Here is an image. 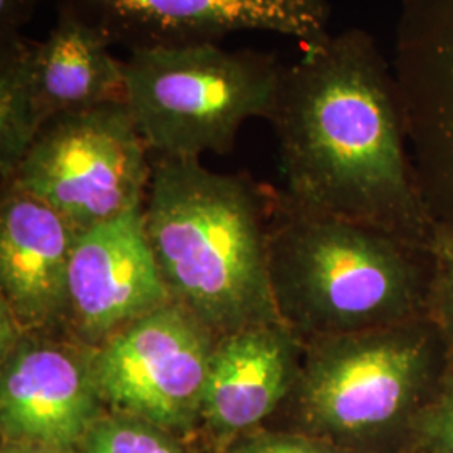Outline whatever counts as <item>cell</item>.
I'll return each mask as SVG.
<instances>
[{
    "mask_svg": "<svg viewBox=\"0 0 453 453\" xmlns=\"http://www.w3.org/2000/svg\"><path fill=\"white\" fill-rule=\"evenodd\" d=\"M80 232L16 181L2 183V323L22 334H59L71 256Z\"/></svg>",
    "mask_w": 453,
    "mask_h": 453,
    "instance_id": "11",
    "label": "cell"
},
{
    "mask_svg": "<svg viewBox=\"0 0 453 453\" xmlns=\"http://www.w3.org/2000/svg\"><path fill=\"white\" fill-rule=\"evenodd\" d=\"M56 5L130 54L220 44L242 31L289 35L304 50L331 37L329 0H56Z\"/></svg>",
    "mask_w": 453,
    "mask_h": 453,
    "instance_id": "8",
    "label": "cell"
},
{
    "mask_svg": "<svg viewBox=\"0 0 453 453\" xmlns=\"http://www.w3.org/2000/svg\"><path fill=\"white\" fill-rule=\"evenodd\" d=\"M425 61L435 110L453 133V0H432Z\"/></svg>",
    "mask_w": 453,
    "mask_h": 453,
    "instance_id": "15",
    "label": "cell"
},
{
    "mask_svg": "<svg viewBox=\"0 0 453 453\" xmlns=\"http://www.w3.org/2000/svg\"><path fill=\"white\" fill-rule=\"evenodd\" d=\"M232 453H342L340 449L309 435L264 434L241 440Z\"/></svg>",
    "mask_w": 453,
    "mask_h": 453,
    "instance_id": "19",
    "label": "cell"
},
{
    "mask_svg": "<svg viewBox=\"0 0 453 453\" xmlns=\"http://www.w3.org/2000/svg\"><path fill=\"white\" fill-rule=\"evenodd\" d=\"M267 202L241 175L158 157L143 203L146 239L170 301L217 338L280 321L269 279Z\"/></svg>",
    "mask_w": 453,
    "mask_h": 453,
    "instance_id": "2",
    "label": "cell"
},
{
    "mask_svg": "<svg viewBox=\"0 0 453 453\" xmlns=\"http://www.w3.org/2000/svg\"><path fill=\"white\" fill-rule=\"evenodd\" d=\"M269 279L280 323L303 341L428 318V249L275 198Z\"/></svg>",
    "mask_w": 453,
    "mask_h": 453,
    "instance_id": "3",
    "label": "cell"
},
{
    "mask_svg": "<svg viewBox=\"0 0 453 453\" xmlns=\"http://www.w3.org/2000/svg\"><path fill=\"white\" fill-rule=\"evenodd\" d=\"M269 121L286 205L428 249L435 222L408 153L393 71L372 35L351 29L306 49L284 69Z\"/></svg>",
    "mask_w": 453,
    "mask_h": 453,
    "instance_id": "1",
    "label": "cell"
},
{
    "mask_svg": "<svg viewBox=\"0 0 453 453\" xmlns=\"http://www.w3.org/2000/svg\"><path fill=\"white\" fill-rule=\"evenodd\" d=\"M286 65L273 54L220 44L133 52L125 103L151 153L222 155L250 118L269 119Z\"/></svg>",
    "mask_w": 453,
    "mask_h": 453,
    "instance_id": "5",
    "label": "cell"
},
{
    "mask_svg": "<svg viewBox=\"0 0 453 453\" xmlns=\"http://www.w3.org/2000/svg\"><path fill=\"white\" fill-rule=\"evenodd\" d=\"M217 341L175 303L136 319L95 351L103 405L166 432L190 426L200 418Z\"/></svg>",
    "mask_w": 453,
    "mask_h": 453,
    "instance_id": "7",
    "label": "cell"
},
{
    "mask_svg": "<svg viewBox=\"0 0 453 453\" xmlns=\"http://www.w3.org/2000/svg\"><path fill=\"white\" fill-rule=\"evenodd\" d=\"M34 41L17 35L0 41V175L14 177L42 123L33 84Z\"/></svg>",
    "mask_w": 453,
    "mask_h": 453,
    "instance_id": "14",
    "label": "cell"
},
{
    "mask_svg": "<svg viewBox=\"0 0 453 453\" xmlns=\"http://www.w3.org/2000/svg\"><path fill=\"white\" fill-rule=\"evenodd\" d=\"M408 452L453 453V366L413 421Z\"/></svg>",
    "mask_w": 453,
    "mask_h": 453,
    "instance_id": "18",
    "label": "cell"
},
{
    "mask_svg": "<svg viewBox=\"0 0 453 453\" xmlns=\"http://www.w3.org/2000/svg\"><path fill=\"white\" fill-rule=\"evenodd\" d=\"M168 303L146 239L142 207L78 235L59 334L97 349Z\"/></svg>",
    "mask_w": 453,
    "mask_h": 453,
    "instance_id": "10",
    "label": "cell"
},
{
    "mask_svg": "<svg viewBox=\"0 0 453 453\" xmlns=\"http://www.w3.org/2000/svg\"><path fill=\"white\" fill-rule=\"evenodd\" d=\"M44 0H0V41L20 35Z\"/></svg>",
    "mask_w": 453,
    "mask_h": 453,
    "instance_id": "20",
    "label": "cell"
},
{
    "mask_svg": "<svg viewBox=\"0 0 453 453\" xmlns=\"http://www.w3.org/2000/svg\"><path fill=\"white\" fill-rule=\"evenodd\" d=\"M449 370L435 324L420 318L389 327L304 342L288 398L309 437L336 449L410 443L413 421Z\"/></svg>",
    "mask_w": 453,
    "mask_h": 453,
    "instance_id": "4",
    "label": "cell"
},
{
    "mask_svg": "<svg viewBox=\"0 0 453 453\" xmlns=\"http://www.w3.org/2000/svg\"><path fill=\"white\" fill-rule=\"evenodd\" d=\"M103 34L80 17L58 9L42 42H34L33 84L39 119L125 101V61L111 54Z\"/></svg>",
    "mask_w": 453,
    "mask_h": 453,
    "instance_id": "13",
    "label": "cell"
},
{
    "mask_svg": "<svg viewBox=\"0 0 453 453\" xmlns=\"http://www.w3.org/2000/svg\"><path fill=\"white\" fill-rule=\"evenodd\" d=\"M150 153L128 104L111 101L52 116L11 180L81 234L143 207Z\"/></svg>",
    "mask_w": 453,
    "mask_h": 453,
    "instance_id": "6",
    "label": "cell"
},
{
    "mask_svg": "<svg viewBox=\"0 0 453 453\" xmlns=\"http://www.w3.org/2000/svg\"><path fill=\"white\" fill-rule=\"evenodd\" d=\"M428 254L432 260L428 319L435 324L449 366H453V220L435 222Z\"/></svg>",
    "mask_w": 453,
    "mask_h": 453,
    "instance_id": "17",
    "label": "cell"
},
{
    "mask_svg": "<svg viewBox=\"0 0 453 453\" xmlns=\"http://www.w3.org/2000/svg\"><path fill=\"white\" fill-rule=\"evenodd\" d=\"M304 342L288 326L256 324L217 341L200 418L217 434H241L286 405Z\"/></svg>",
    "mask_w": 453,
    "mask_h": 453,
    "instance_id": "12",
    "label": "cell"
},
{
    "mask_svg": "<svg viewBox=\"0 0 453 453\" xmlns=\"http://www.w3.org/2000/svg\"><path fill=\"white\" fill-rule=\"evenodd\" d=\"M406 453H411V452H406Z\"/></svg>",
    "mask_w": 453,
    "mask_h": 453,
    "instance_id": "22",
    "label": "cell"
},
{
    "mask_svg": "<svg viewBox=\"0 0 453 453\" xmlns=\"http://www.w3.org/2000/svg\"><path fill=\"white\" fill-rule=\"evenodd\" d=\"M7 453H74L73 449H58V447H44V445H17Z\"/></svg>",
    "mask_w": 453,
    "mask_h": 453,
    "instance_id": "21",
    "label": "cell"
},
{
    "mask_svg": "<svg viewBox=\"0 0 453 453\" xmlns=\"http://www.w3.org/2000/svg\"><path fill=\"white\" fill-rule=\"evenodd\" d=\"M84 453H181L157 425L127 415H103L82 440Z\"/></svg>",
    "mask_w": 453,
    "mask_h": 453,
    "instance_id": "16",
    "label": "cell"
},
{
    "mask_svg": "<svg viewBox=\"0 0 453 453\" xmlns=\"http://www.w3.org/2000/svg\"><path fill=\"white\" fill-rule=\"evenodd\" d=\"M95 351L54 333L22 334L2 353L0 417L16 445L73 449L103 417Z\"/></svg>",
    "mask_w": 453,
    "mask_h": 453,
    "instance_id": "9",
    "label": "cell"
}]
</instances>
